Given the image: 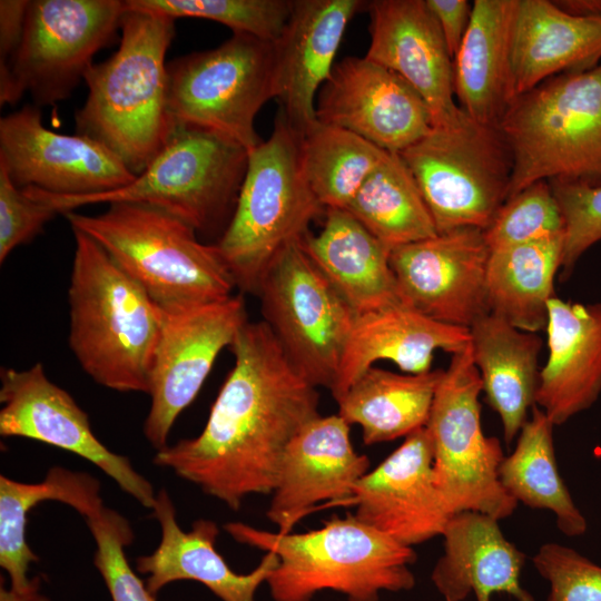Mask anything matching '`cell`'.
<instances>
[{"label": "cell", "instance_id": "obj_32", "mask_svg": "<svg viewBox=\"0 0 601 601\" xmlns=\"http://www.w3.org/2000/svg\"><path fill=\"white\" fill-rule=\"evenodd\" d=\"M563 246L560 236L491 250L485 280L490 313L522 331H545Z\"/></svg>", "mask_w": 601, "mask_h": 601}, {"label": "cell", "instance_id": "obj_27", "mask_svg": "<svg viewBox=\"0 0 601 601\" xmlns=\"http://www.w3.org/2000/svg\"><path fill=\"white\" fill-rule=\"evenodd\" d=\"M601 62V17H578L554 1L518 0L511 37L514 98L560 73Z\"/></svg>", "mask_w": 601, "mask_h": 601}, {"label": "cell", "instance_id": "obj_15", "mask_svg": "<svg viewBox=\"0 0 601 601\" xmlns=\"http://www.w3.org/2000/svg\"><path fill=\"white\" fill-rule=\"evenodd\" d=\"M0 435L26 437L89 461L142 506L152 509L156 492L130 460L114 453L91 430L87 413L51 382L42 363L27 370L1 367Z\"/></svg>", "mask_w": 601, "mask_h": 601}, {"label": "cell", "instance_id": "obj_30", "mask_svg": "<svg viewBox=\"0 0 601 601\" xmlns=\"http://www.w3.org/2000/svg\"><path fill=\"white\" fill-rule=\"evenodd\" d=\"M474 364L487 403L499 414L510 445L535 405L542 338L487 313L470 327Z\"/></svg>", "mask_w": 601, "mask_h": 601}, {"label": "cell", "instance_id": "obj_19", "mask_svg": "<svg viewBox=\"0 0 601 601\" xmlns=\"http://www.w3.org/2000/svg\"><path fill=\"white\" fill-rule=\"evenodd\" d=\"M352 502L358 520L405 546L443 534L452 514L435 484L426 426L358 481Z\"/></svg>", "mask_w": 601, "mask_h": 601}, {"label": "cell", "instance_id": "obj_12", "mask_svg": "<svg viewBox=\"0 0 601 601\" xmlns=\"http://www.w3.org/2000/svg\"><path fill=\"white\" fill-rule=\"evenodd\" d=\"M255 294L263 322L294 367L315 387L332 391L356 314L302 240L276 255Z\"/></svg>", "mask_w": 601, "mask_h": 601}, {"label": "cell", "instance_id": "obj_21", "mask_svg": "<svg viewBox=\"0 0 601 601\" xmlns=\"http://www.w3.org/2000/svg\"><path fill=\"white\" fill-rule=\"evenodd\" d=\"M370 460L355 451L349 424L338 414L318 415L286 446L266 515L290 532L316 504L351 500Z\"/></svg>", "mask_w": 601, "mask_h": 601}, {"label": "cell", "instance_id": "obj_39", "mask_svg": "<svg viewBox=\"0 0 601 601\" xmlns=\"http://www.w3.org/2000/svg\"><path fill=\"white\" fill-rule=\"evenodd\" d=\"M83 520L96 543L93 564L111 600L155 601V595L131 569L125 553V548L134 540L129 521L105 504Z\"/></svg>", "mask_w": 601, "mask_h": 601}, {"label": "cell", "instance_id": "obj_13", "mask_svg": "<svg viewBox=\"0 0 601 601\" xmlns=\"http://www.w3.org/2000/svg\"><path fill=\"white\" fill-rule=\"evenodd\" d=\"M126 9L120 0H28L21 45L0 75V104L24 92L38 107L67 99L114 42Z\"/></svg>", "mask_w": 601, "mask_h": 601}, {"label": "cell", "instance_id": "obj_14", "mask_svg": "<svg viewBox=\"0 0 601 601\" xmlns=\"http://www.w3.org/2000/svg\"><path fill=\"white\" fill-rule=\"evenodd\" d=\"M248 321L242 295L164 314L155 351L144 435L159 451L166 447L177 417L196 398L220 352L230 346Z\"/></svg>", "mask_w": 601, "mask_h": 601}, {"label": "cell", "instance_id": "obj_3", "mask_svg": "<svg viewBox=\"0 0 601 601\" xmlns=\"http://www.w3.org/2000/svg\"><path fill=\"white\" fill-rule=\"evenodd\" d=\"M72 233L69 347L97 384L148 394L164 313L98 243Z\"/></svg>", "mask_w": 601, "mask_h": 601}, {"label": "cell", "instance_id": "obj_42", "mask_svg": "<svg viewBox=\"0 0 601 601\" xmlns=\"http://www.w3.org/2000/svg\"><path fill=\"white\" fill-rule=\"evenodd\" d=\"M58 213L17 187L0 166V263L30 243Z\"/></svg>", "mask_w": 601, "mask_h": 601}, {"label": "cell", "instance_id": "obj_4", "mask_svg": "<svg viewBox=\"0 0 601 601\" xmlns=\"http://www.w3.org/2000/svg\"><path fill=\"white\" fill-rule=\"evenodd\" d=\"M233 539L278 558L266 583L274 601H312L331 590L348 601H378L381 592L415 585L413 548L358 520L334 516L319 529L269 532L242 522L224 525Z\"/></svg>", "mask_w": 601, "mask_h": 601}, {"label": "cell", "instance_id": "obj_5", "mask_svg": "<svg viewBox=\"0 0 601 601\" xmlns=\"http://www.w3.org/2000/svg\"><path fill=\"white\" fill-rule=\"evenodd\" d=\"M63 216L98 243L161 309L178 313L233 295L235 280L216 244L158 208L114 203L98 215Z\"/></svg>", "mask_w": 601, "mask_h": 601}, {"label": "cell", "instance_id": "obj_9", "mask_svg": "<svg viewBox=\"0 0 601 601\" xmlns=\"http://www.w3.org/2000/svg\"><path fill=\"white\" fill-rule=\"evenodd\" d=\"M169 114L176 125L200 128L243 146L263 140L260 108L275 98L274 42L233 33L220 46L167 63Z\"/></svg>", "mask_w": 601, "mask_h": 601}, {"label": "cell", "instance_id": "obj_25", "mask_svg": "<svg viewBox=\"0 0 601 601\" xmlns=\"http://www.w3.org/2000/svg\"><path fill=\"white\" fill-rule=\"evenodd\" d=\"M470 341V328L435 321L403 303L356 315L331 393L337 402L382 359L406 374L430 372L435 351L455 354Z\"/></svg>", "mask_w": 601, "mask_h": 601}, {"label": "cell", "instance_id": "obj_40", "mask_svg": "<svg viewBox=\"0 0 601 601\" xmlns=\"http://www.w3.org/2000/svg\"><path fill=\"white\" fill-rule=\"evenodd\" d=\"M549 183L565 220L560 268L565 279L583 253L601 240V186L590 187L559 180Z\"/></svg>", "mask_w": 601, "mask_h": 601}, {"label": "cell", "instance_id": "obj_28", "mask_svg": "<svg viewBox=\"0 0 601 601\" xmlns=\"http://www.w3.org/2000/svg\"><path fill=\"white\" fill-rule=\"evenodd\" d=\"M518 0H475L453 59L454 96L474 121L497 126L514 99L511 37Z\"/></svg>", "mask_w": 601, "mask_h": 601}, {"label": "cell", "instance_id": "obj_34", "mask_svg": "<svg viewBox=\"0 0 601 601\" xmlns=\"http://www.w3.org/2000/svg\"><path fill=\"white\" fill-rule=\"evenodd\" d=\"M531 412L532 418L522 426L514 451L504 456L499 467L501 484L518 503L551 511L564 535H582L588 523L559 473L554 425L538 405Z\"/></svg>", "mask_w": 601, "mask_h": 601}, {"label": "cell", "instance_id": "obj_43", "mask_svg": "<svg viewBox=\"0 0 601 601\" xmlns=\"http://www.w3.org/2000/svg\"><path fill=\"white\" fill-rule=\"evenodd\" d=\"M435 17L451 57L457 53L470 24L473 3L467 0H425Z\"/></svg>", "mask_w": 601, "mask_h": 601}, {"label": "cell", "instance_id": "obj_29", "mask_svg": "<svg viewBox=\"0 0 601 601\" xmlns=\"http://www.w3.org/2000/svg\"><path fill=\"white\" fill-rule=\"evenodd\" d=\"M323 228L302 244L356 315L402 303L391 250L346 209L327 208Z\"/></svg>", "mask_w": 601, "mask_h": 601}, {"label": "cell", "instance_id": "obj_46", "mask_svg": "<svg viewBox=\"0 0 601 601\" xmlns=\"http://www.w3.org/2000/svg\"><path fill=\"white\" fill-rule=\"evenodd\" d=\"M41 579L35 577L29 589L22 592L7 589L1 583L0 601H50V599L40 592Z\"/></svg>", "mask_w": 601, "mask_h": 601}, {"label": "cell", "instance_id": "obj_11", "mask_svg": "<svg viewBox=\"0 0 601 601\" xmlns=\"http://www.w3.org/2000/svg\"><path fill=\"white\" fill-rule=\"evenodd\" d=\"M482 391L469 344L452 354L436 388L426 428L433 447L435 484L449 512H480L500 521L513 514L518 502L499 477L504 459L501 443L482 428Z\"/></svg>", "mask_w": 601, "mask_h": 601}, {"label": "cell", "instance_id": "obj_18", "mask_svg": "<svg viewBox=\"0 0 601 601\" xmlns=\"http://www.w3.org/2000/svg\"><path fill=\"white\" fill-rule=\"evenodd\" d=\"M316 120L400 154L433 129L421 95L394 71L364 57L336 62L317 93Z\"/></svg>", "mask_w": 601, "mask_h": 601}, {"label": "cell", "instance_id": "obj_22", "mask_svg": "<svg viewBox=\"0 0 601 601\" xmlns=\"http://www.w3.org/2000/svg\"><path fill=\"white\" fill-rule=\"evenodd\" d=\"M361 0H294L275 51V98L288 124L303 134L315 120L319 89L329 78L335 57Z\"/></svg>", "mask_w": 601, "mask_h": 601}, {"label": "cell", "instance_id": "obj_38", "mask_svg": "<svg viewBox=\"0 0 601 601\" xmlns=\"http://www.w3.org/2000/svg\"><path fill=\"white\" fill-rule=\"evenodd\" d=\"M490 250L564 236L565 220L548 180L509 197L483 230Z\"/></svg>", "mask_w": 601, "mask_h": 601}, {"label": "cell", "instance_id": "obj_23", "mask_svg": "<svg viewBox=\"0 0 601 601\" xmlns=\"http://www.w3.org/2000/svg\"><path fill=\"white\" fill-rule=\"evenodd\" d=\"M161 530L156 550L136 559V570L155 595L164 587L180 580L201 583L221 601H256V593L277 566L278 558L267 552L250 572H235L215 548L219 529L214 521L199 519L189 531L180 529L176 508L168 492L156 494L151 509Z\"/></svg>", "mask_w": 601, "mask_h": 601}, {"label": "cell", "instance_id": "obj_35", "mask_svg": "<svg viewBox=\"0 0 601 601\" xmlns=\"http://www.w3.org/2000/svg\"><path fill=\"white\" fill-rule=\"evenodd\" d=\"M390 250L439 234L420 187L398 154H388L345 208Z\"/></svg>", "mask_w": 601, "mask_h": 601}, {"label": "cell", "instance_id": "obj_26", "mask_svg": "<svg viewBox=\"0 0 601 601\" xmlns=\"http://www.w3.org/2000/svg\"><path fill=\"white\" fill-rule=\"evenodd\" d=\"M443 554L431 580L445 601H491L506 593L516 601H535L521 584L525 554L505 539L499 520L473 511L453 514L442 534Z\"/></svg>", "mask_w": 601, "mask_h": 601}, {"label": "cell", "instance_id": "obj_45", "mask_svg": "<svg viewBox=\"0 0 601 601\" xmlns=\"http://www.w3.org/2000/svg\"><path fill=\"white\" fill-rule=\"evenodd\" d=\"M554 3L573 16L601 17V0H560Z\"/></svg>", "mask_w": 601, "mask_h": 601}, {"label": "cell", "instance_id": "obj_7", "mask_svg": "<svg viewBox=\"0 0 601 601\" xmlns=\"http://www.w3.org/2000/svg\"><path fill=\"white\" fill-rule=\"evenodd\" d=\"M497 127L513 158L509 197L540 180L600 187L601 62L515 97Z\"/></svg>", "mask_w": 601, "mask_h": 601}, {"label": "cell", "instance_id": "obj_33", "mask_svg": "<svg viewBox=\"0 0 601 601\" xmlns=\"http://www.w3.org/2000/svg\"><path fill=\"white\" fill-rule=\"evenodd\" d=\"M45 501L67 504L82 518L104 505L99 481L85 472L53 466L37 483L0 475V565L18 592L30 588L28 570L39 561L26 540L27 515Z\"/></svg>", "mask_w": 601, "mask_h": 601}, {"label": "cell", "instance_id": "obj_16", "mask_svg": "<svg viewBox=\"0 0 601 601\" xmlns=\"http://www.w3.org/2000/svg\"><path fill=\"white\" fill-rule=\"evenodd\" d=\"M0 166L19 188L35 187L65 196L104 194L136 178L98 141L43 126L36 105H26L1 118Z\"/></svg>", "mask_w": 601, "mask_h": 601}, {"label": "cell", "instance_id": "obj_1", "mask_svg": "<svg viewBox=\"0 0 601 601\" xmlns=\"http://www.w3.org/2000/svg\"><path fill=\"white\" fill-rule=\"evenodd\" d=\"M229 347L234 366L200 434L157 451L152 462L238 510L252 494H272L286 446L321 414L317 387L265 322L247 321Z\"/></svg>", "mask_w": 601, "mask_h": 601}, {"label": "cell", "instance_id": "obj_6", "mask_svg": "<svg viewBox=\"0 0 601 601\" xmlns=\"http://www.w3.org/2000/svg\"><path fill=\"white\" fill-rule=\"evenodd\" d=\"M249 152L217 134L177 125L169 140L135 180L119 189L65 196L35 187L23 190L58 214L92 204L134 203L164 210L216 243L234 214Z\"/></svg>", "mask_w": 601, "mask_h": 601}, {"label": "cell", "instance_id": "obj_31", "mask_svg": "<svg viewBox=\"0 0 601 601\" xmlns=\"http://www.w3.org/2000/svg\"><path fill=\"white\" fill-rule=\"evenodd\" d=\"M443 373L398 374L372 366L337 401V414L361 427L365 445L406 437L426 426Z\"/></svg>", "mask_w": 601, "mask_h": 601}, {"label": "cell", "instance_id": "obj_36", "mask_svg": "<svg viewBox=\"0 0 601 601\" xmlns=\"http://www.w3.org/2000/svg\"><path fill=\"white\" fill-rule=\"evenodd\" d=\"M299 154L304 175L319 203L326 209H345L390 152L315 120L300 135Z\"/></svg>", "mask_w": 601, "mask_h": 601}, {"label": "cell", "instance_id": "obj_37", "mask_svg": "<svg viewBox=\"0 0 601 601\" xmlns=\"http://www.w3.org/2000/svg\"><path fill=\"white\" fill-rule=\"evenodd\" d=\"M294 0H126L132 9L221 23L233 33L275 41L284 30Z\"/></svg>", "mask_w": 601, "mask_h": 601}, {"label": "cell", "instance_id": "obj_8", "mask_svg": "<svg viewBox=\"0 0 601 601\" xmlns=\"http://www.w3.org/2000/svg\"><path fill=\"white\" fill-rule=\"evenodd\" d=\"M299 141L279 110L270 136L248 155L234 214L215 243L242 292L255 294L276 255L325 215L304 175Z\"/></svg>", "mask_w": 601, "mask_h": 601}, {"label": "cell", "instance_id": "obj_2", "mask_svg": "<svg viewBox=\"0 0 601 601\" xmlns=\"http://www.w3.org/2000/svg\"><path fill=\"white\" fill-rule=\"evenodd\" d=\"M126 7L118 50L85 76L88 96L75 114V127L137 176L177 126L168 109L165 60L176 19Z\"/></svg>", "mask_w": 601, "mask_h": 601}, {"label": "cell", "instance_id": "obj_24", "mask_svg": "<svg viewBox=\"0 0 601 601\" xmlns=\"http://www.w3.org/2000/svg\"><path fill=\"white\" fill-rule=\"evenodd\" d=\"M545 332L535 405L555 426L590 408L601 393V303L552 297Z\"/></svg>", "mask_w": 601, "mask_h": 601}, {"label": "cell", "instance_id": "obj_10", "mask_svg": "<svg viewBox=\"0 0 601 601\" xmlns=\"http://www.w3.org/2000/svg\"><path fill=\"white\" fill-rule=\"evenodd\" d=\"M414 176L439 233L486 229L508 199L513 158L497 126L467 115L433 129L398 154Z\"/></svg>", "mask_w": 601, "mask_h": 601}, {"label": "cell", "instance_id": "obj_20", "mask_svg": "<svg viewBox=\"0 0 601 601\" xmlns=\"http://www.w3.org/2000/svg\"><path fill=\"white\" fill-rule=\"evenodd\" d=\"M366 6L371 41L365 57L421 95L434 127L457 125L466 114L454 101L453 58L425 0H374Z\"/></svg>", "mask_w": 601, "mask_h": 601}, {"label": "cell", "instance_id": "obj_17", "mask_svg": "<svg viewBox=\"0 0 601 601\" xmlns=\"http://www.w3.org/2000/svg\"><path fill=\"white\" fill-rule=\"evenodd\" d=\"M490 247L482 229L456 228L391 250L403 304L442 323L470 328L490 313Z\"/></svg>", "mask_w": 601, "mask_h": 601}, {"label": "cell", "instance_id": "obj_41", "mask_svg": "<svg viewBox=\"0 0 601 601\" xmlns=\"http://www.w3.org/2000/svg\"><path fill=\"white\" fill-rule=\"evenodd\" d=\"M532 561L549 582L545 601H601V565L575 550L549 542L539 549Z\"/></svg>", "mask_w": 601, "mask_h": 601}, {"label": "cell", "instance_id": "obj_44", "mask_svg": "<svg viewBox=\"0 0 601 601\" xmlns=\"http://www.w3.org/2000/svg\"><path fill=\"white\" fill-rule=\"evenodd\" d=\"M28 0L0 1V75L4 73L22 41Z\"/></svg>", "mask_w": 601, "mask_h": 601}]
</instances>
